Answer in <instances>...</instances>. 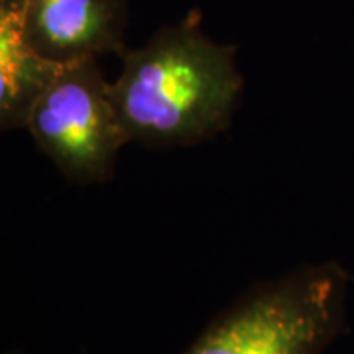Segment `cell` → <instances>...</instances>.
Here are the masks:
<instances>
[{
  "instance_id": "8992f818",
  "label": "cell",
  "mask_w": 354,
  "mask_h": 354,
  "mask_svg": "<svg viewBox=\"0 0 354 354\" xmlns=\"http://www.w3.org/2000/svg\"><path fill=\"white\" fill-rule=\"evenodd\" d=\"M12 354H16V353H12Z\"/></svg>"
},
{
  "instance_id": "7a4b0ae2",
  "label": "cell",
  "mask_w": 354,
  "mask_h": 354,
  "mask_svg": "<svg viewBox=\"0 0 354 354\" xmlns=\"http://www.w3.org/2000/svg\"><path fill=\"white\" fill-rule=\"evenodd\" d=\"M351 281L339 262L301 266L246 291L181 354H323L346 330Z\"/></svg>"
},
{
  "instance_id": "3957f363",
  "label": "cell",
  "mask_w": 354,
  "mask_h": 354,
  "mask_svg": "<svg viewBox=\"0 0 354 354\" xmlns=\"http://www.w3.org/2000/svg\"><path fill=\"white\" fill-rule=\"evenodd\" d=\"M26 128L67 179L95 183L113 176L127 132L97 57L59 64L28 114Z\"/></svg>"
},
{
  "instance_id": "5b68a950",
  "label": "cell",
  "mask_w": 354,
  "mask_h": 354,
  "mask_svg": "<svg viewBox=\"0 0 354 354\" xmlns=\"http://www.w3.org/2000/svg\"><path fill=\"white\" fill-rule=\"evenodd\" d=\"M59 64L46 59L28 39L24 0H0V122L26 127L28 114Z\"/></svg>"
},
{
  "instance_id": "277c9868",
  "label": "cell",
  "mask_w": 354,
  "mask_h": 354,
  "mask_svg": "<svg viewBox=\"0 0 354 354\" xmlns=\"http://www.w3.org/2000/svg\"><path fill=\"white\" fill-rule=\"evenodd\" d=\"M124 0H24L28 39L55 64L124 51Z\"/></svg>"
},
{
  "instance_id": "6da1fadb",
  "label": "cell",
  "mask_w": 354,
  "mask_h": 354,
  "mask_svg": "<svg viewBox=\"0 0 354 354\" xmlns=\"http://www.w3.org/2000/svg\"><path fill=\"white\" fill-rule=\"evenodd\" d=\"M122 59L111 93L130 142L191 146L230 122L244 83L236 51L203 32L199 10L160 28L144 48L124 50Z\"/></svg>"
}]
</instances>
